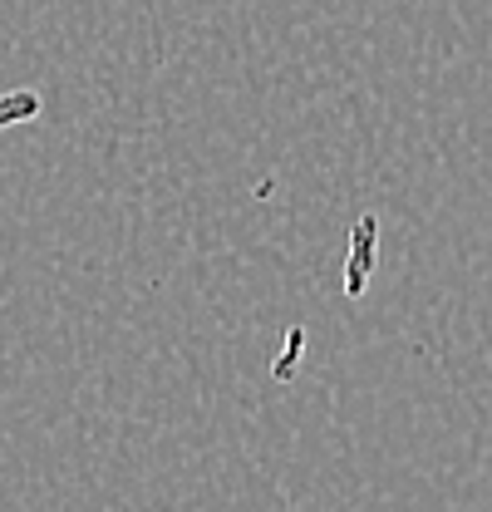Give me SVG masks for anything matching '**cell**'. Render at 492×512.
Wrapping results in <instances>:
<instances>
[{
  "instance_id": "cell-1",
  "label": "cell",
  "mask_w": 492,
  "mask_h": 512,
  "mask_svg": "<svg viewBox=\"0 0 492 512\" xmlns=\"http://www.w3.org/2000/svg\"><path fill=\"white\" fill-rule=\"evenodd\" d=\"M40 109H45V99L35 89H5L0 94V133L5 128H20V124H35Z\"/></svg>"
}]
</instances>
